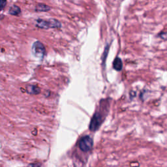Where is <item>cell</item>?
I'll list each match as a JSON object with an SVG mask.
<instances>
[{
	"mask_svg": "<svg viewBox=\"0 0 167 167\" xmlns=\"http://www.w3.org/2000/svg\"><path fill=\"white\" fill-rule=\"evenodd\" d=\"M6 1H7V0H1V5H0V6H1V10H2V11L3 9L5 6H6Z\"/></svg>",
	"mask_w": 167,
	"mask_h": 167,
	"instance_id": "30bf717a",
	"label": "cell"
},
{
	"mask_svg": "<svg viewBox=\"0 0 167 167\" xmlns=\"http://www.w3.org/2000/svg\"><path fill=\"white\" fill-rule=\"evenodd\" d=\"M113 67L115 70H118V71H120V70L122 69L123 63H122V61H121V59L120 58H116L114 60Z\"/></svg>",
	"mask_w": 167,
	"mask_h": 167,
	"instance_id": "5b68a950",
	"label": "cell"
},
{
	"mask_svg": "<svg viewBox=\"0 0 167 167\" xmlns=\"http://www.w3.org/2000/svg\"><path fill=\"white\" fill-rule=\"evenodd\" d=\"M159 36L161 39H162L163 40H167V33L166 32H161L159 34Z\"/></svg>",
	"mask_w": 167,
	"mask_h": 167,
	"instance_id": "9c48e42d",
	"label": "cell"
},
{
	"mask_svg": "<svg viewBox=\"0 0 167 167\" xmlns=\"http://www.w3.org/2000/svg\"><path fill=\"white\" fill-rule=\"evenodd\" d=\"M32 51L35 57L39 59H43L46 54V49L43 43L39 41H36L33 44Z\"/></svg>",
	"mask_w": 167,
	"mask_h": 167,
	"instance_id": "3957f363",
	"label": "cell"
},
{
	"mask_svg": "<svg viewBox=\"0 0 167 167\" xmlns=\"http://www.w3.org/2000/svg\"><path fill=\"white\" fill-rule=\"evenodd\" d=\"M20 13H21V10H20V7L17 6H15V5L10 8L9 11V13L11 15H14V16H17V15L20 14Z\"/></svg>",
	"mask_w": 167,
	"mask_h": 167,
	"instance_id": "52a82bcc",
	"label": "cell"
},
{
	"mask_svg": "<svg viewBox=\"0 0 167 167\" xmlns=\"http://www.w3.org/2000/svg\"><path fill=\"white\" fill-rule=\"evenodd\" d=\"M35 11L37 12H47L50 10V7L45 4H38L35 7Z\"/></svg>",
	"mask_w": 167,
	"mask_h": 167,
	"instance_id": "8992f818",
	"label": "cell"
},
{
	"mask_svg": "<svg viewBox=\"0 0 167 167\" xmlns=\"http://www.w3.org/2000/svg\"><path fill=\"white\" fill-rule=\"evenodd\" d=\"M36 26L41 29L60 28L62 27V24L55 19H49L48 20L37 19L36 20Z\"/></svg>",
	"mask_w": 167,
	"mask_h": 167,
	"instance_id": "6da1fadb",
	"label": "cell"
},
{
	"mask_svg": "<svg viewBox=\"0 0 167 167\" xmlns=\"http://www.w3.org/2000/svg\"><path fill=\"white\" fill-rule=\"evenodd\" d=\"M103 121V118L102 115L99 112H96L93 116V118L91 120L89 124V129L92 131H97L102 123Z\"/></svg>",
	"mask_w": 167,
	"mask_h": 167,
	"instance_id": "277c9868",
	"label": "cell"
},
{
	"mask_svg": "<svg viewBox=\"0 0 167 167\" xmlns=\"http://www.w3.org/2000/svg\"><path fill=\"white\" fill-rule=\"evenodd\" d=\"M27 92L30 94H37L40 92V89L35 85H29L27 88Z\"/></svg>",
	"mask_w": 167,
	"mask_h": 167,
	"instance_id": "ba28073f",
	"label": "cell"
},
{
	"mask_svg": "<svg viewBox=\"0 0 167 167\" xmlns=\"http://www.w3.org/2000/svg\"><path fill=\"white\" fill-rule=\"evenodd\" d=\"M93 140L89 136H84L81 138L78 142L79 148L84 152H88L92 149Z\"/></svg>",
	"mask_w": 167,
	"mask_h": 167,
	"instance_id": "7a4b0ae2",
	"label": "cell"
}]
</instances>
